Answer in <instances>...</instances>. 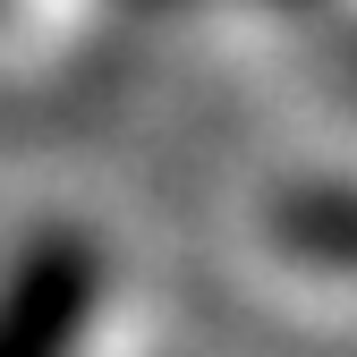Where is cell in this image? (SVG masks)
<instances>
[{
    "label": "cell",
    "mask_w": 357,
    "mask_h": 357,
    "mask_svg": "<svg viewBox=\"0 0 357 357\" xmlns=\"http://www.w3.org/2000/svg\"><path fill=\"white\" fill-rule=\"evenodd\" d=\"M77 315H85V255L77 247L34 255L17 273V289L0 298V357H60Z\"/></svg>",
    "instance_id": "cell-1"
},
{
    "label": "cell",
    "mask_w": 357,
    "mask_h": 357,
    "mask_svg": "<svg viewBox=\"0 0 357 357\" xmlns=\"http://www.w3.org/2000/svg\"><path fill=\"white\" fill-rule=\"evenodd\" d=\"M281 230L289 247L324 255V264H357V196H298L281 213Z\"/></svg>",
    "instance_id": "cell-2"
}]
</instances>
